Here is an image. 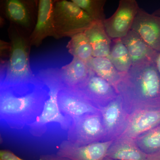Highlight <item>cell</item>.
<instances>
[{"label": "cell", "instance_id": "1", "mask_svg": "<svg viewBox=\"0 0 160 160\" xmlns=\"http://www.w3.org/2000/svg\"><path fill=\"white\" fill-rule=\"evenodd\" d=\"M47 97L46 85L37 75L25 82L1 83V122L11 129L29 126L42 113Z\"/></svg>", "mask_w": 160, "mask_h": 160}, {"label": "cell", "instance_id": "2", "mask_svg": "<svg viewBox=\"0 0 160 160\" xmlns=\"http://www.w3.org/2000/svg\"><path fill=\"white\" fill-rule=\"evenodd\" d=\"M116 88L130 115L138 109L160 105V76L154 62L132 66Z\"/></svg>", "mask_w": 160, "mask_h": 160}, {"label": "cell", "instance_id": "3", "mask_svg": "<svg viewBox=\"0 0 160 160\" xmlns=\"http://www.w3.org/2000/svg\"><path fill=\"white\" fill-rule=\"evenodd\" d=\"M8 32L11 50L8 60L1 65V83L16 84L33 80L36 76L32 71L29 62L30 36L11 24Z\"/></svg>", "mask_w": 160, "mask_h": 160}, {"label": "cell", "instance_id": "4", "mask_svg": "<svg viewBox=\"0 0 160 160\" xmlns=\"http://www.w3.org/2000/svg\"><path fill=\"white\" fill-rule=\"evenodd\" d=\"M47 89V97L42 113L36 120L29 125V131L32 135L41 137L46 132L48 125L58 123L64 130H68L72 120L61 112L58 95L63 88L58 69H42L37 75Z\"/></svg>", "mask_w": 160, "mask_h": 160}, {"label": "cell", "instance_id": "5", "mask_svg": "<svg viewBox=\"0 0 160 160\" xmlns=\"http://www.w3.org/2000/svg\"><path fill=\"white\" fill-rule=\"evenodd\" d=\"M94 22L72 1H55L54 25L56 39L72 38L75 35L84 32Z\"/></svg>", "mask_w": 160, "mask_h": 160}, {"label": "cell", "instance_id": "6", "mask_svg": "<svg viewBox=\"0 0 160 160\" xmlns=\"http://www.w3.org/2000/svg\"><path fill=\"white\" fill-rule=\"evenodd\" d=\"M68 141L78 146L109 141L101 112L72 120L68 129Z\"/></svg>", "mask_w": 160, "mask_h": 160}, {"label": "cell", "instance_id": "7", "mask_svg": "<svg viewBox=\"0 0 160 160\" xmlns=\"http://www.w3.org/2000/svg\"><path fill=\"white\" fill-rule=\"evenodd\" d=\"M38 1L7 0L4 9L10 24L30 36L36 24Z\"/></svg>", "mask_w": 160, "mask_h": 160}, {"label": "cell", "instance_id": "8", "mask_svg": "<svg viewBox=\"0 0 160 160\" xmlns=\"http://www.w3.org/2000/svg\"><path fill=\"white\" fill-rule=\"evenodd\" d=\"M140 7L135 0H121L116 11L103 25L112 40L122 39L131 30Z\"/></svg>", "mask_w": 160, "mask_h": 160}, {"label": "cell", "instance_id": "9", "mask_svg": "<svg viewBox=\"0 0 160 160\" xmlns=\"http://www.w3.org/2000/svg\"><path fill=\"white\" fill-rule=\"evenodd\" d=\"M108 141L122 137L126 131L130 117L122 96L119 94L107 106L101 109Z\"/></svg>", "mask_w": 160, "mask_h": 160}, {"label": "cell", "instance_id": "10", "mask_svg": "<svg viewBox=\"0 0 160 160\" xmlns=\"http://www.w3.org/2000/svg\"><path fill=\"white\" fill-rule=\"evenodd\" d=\"M75 90L100 110L119 95L114 86L91 69L87 80Z\"/></svg>", "mask_w": 160, "mask_h": 160}, {"label": "cell", "instance_id": "11", "mask_svg": "<svg viewBox=\"0 0 160 160\" xmlns=\"http://www.w3.org/2000/svg\"><path fill=\"white\" fill-rule=\"evenodd\" d=\"M61 112L72 120L100 112L98 107L75 89L63 88L58 95Z\"/></svg>", "mask_w": 160, "mask_h": 160}, {"label": "cell", "instance_id": "12", "mask_svg": "<svg viewBox=\"0 0 160 160\" xmlns=\"http://www.w3.org/2000/svg\"><path fill=\"white\" fill-rule=\"evenodd\" d=\"M112 142L105 141L78 146L68 140L64 141L60 145L57 154L70 160H103Z\"/></svg>", "mask_w": 160, "mask_h": 160}, {"label": "cell", "instance_id": "13", "mask_svg": "<svg viewBox=\"0 0 160 160\" xmlns=\"http://www.w3.org/2000/svg\"><path fill=\"white\" fill-rule=\"evenodd\" d=\"M55 1L40 0L38 5L37 20L30 37L31 46L38 47L48 37L56 38L54 25Z\"/></svg>", "mask_w": 160, "mask_h": 160}, {"label": "cell", "instance_id": "14", "mask_svg": "<svg viewBox=\"0 0 160 160\" xmlns=\"http://www.w3.org/2000/svg\"><path fill=\"white\" fill-rule=\"evenodd\" d=\"M160 125V105L138 109L130 115L126 131L122 136L135 139Z\"/></svg>", "mask_w": 160, "mask_h": 160}, {"label": "cell", "instance_id": "15", "mask_svg": "<svg viewBox=\"0 0 160 160\" xmlns=\"http://www.w3.org/2000/svg\"><path fill=\"white\" fill-rule=\"evenodd\" d=\"M131 30L142 38L152 49L160 52V17L140 8Z\"/></svg>", "mask_w": 160, "mask_h": 160}, {"label": "cell", "instance_id": "16", "mask_svg": "<svg viewBox=\"0 0 160 160\" xmlns=\"http://www.w3.org/2000/svg\"><path fill=\"white\" fill-rule=\"evenodd\" d=\"M121 39L129 52L132 66L155 62L158 52L149 47L133 30Z\"/></svg>", "mask_w": 160, "mask_h": 160}, {"label": "cell", "instance_id": "17", "mask_svg": "<svg viewBox=\"0 0 160 160\" xmlns=\"http://www.w3.org/2000/svg\"><path fill=\"white\" fill-rule=\"evenodd\" d=\"M59 71L63 88L75 89L87 80L91 69L87 63L73 57L69 64L62 67Z\"/></svg>", "mask_w": 160, "mask_h": 160}, {"label": "cell", "instance_id": "18", "mask_svg": "<svg viewBox=\"0 0 160 160\" xmlns=\"http://www.w3.org/2000/svg\"><path fill=\"white\" fill-rule=\"evenodd\" d=\"M147 156L134 139L122 136L113 141L106 157L114 160H146Z\"/></svg>", "mask_w": 160, "mask_h": 160}, {"label": "cell", "instance_id": "19", "mask_svg": "<svg viewBox=\"0 0 160 160\" xmlns=\"http://www.w3.org/2000/svg\"><path fill=\"white\" fill-rule=\"evenodd\" d=\"M84 32L91 45L93 57H109L112 42L103 22H94Z\"/></svg>", "mask_w": 160, "mask_h": 160}, {"label": "cell", "instance_id": "20", "mask_svg": "<svg viewBox=\"0 0 160 160\" xmlns=\"http://www.w3.org/2000/svg\"><path fill=\"white\" fill-rule=\"evenodd\" d=\"M87 64L96 74L115 88L122 79L123 74L117 70L109 58L92 57Z\"/></svg>", "mask_w": 160, "mask_h": 160}, {"label": "cell", "instance_id": "21", "mask_svg": "<svg viewBox=\"0 0 160 160\" xmlns=\"http://www.w3.org/2000/svg\"><path fill=\"white\" fill-rule=\"evenodd\" d=\"M109 59L122 74H126L132 66L131 58L121 39L112 40Z\"/></svg>", "mask_w": 160, "mask_h": 160}, {"label": "cell", "instance_id": "22", "mask_svg": "<svg viewBox=\"0 0 160 160\" xmlns=\"http://www.w3.org/2000/svg\"><path fill=\"white\" fill-rule=\"evenodd\" d=\"M67 48L73 57L88 63L92 56V49L85 32L78 33L71 38Z\"/></svg>", "mask_w": 160, "mask_h": 160}, {"label": "cell", "instance_id": "23", "mask_svg": "<svg viewBox=\"0 0 160 160\" xmlns=\"http://www.w3.org/2000/svg\"><path fill=\"white\" fill-rule=\"evenodd\" d=\"M141 150L147 155L160 152V125L135 139Z\"/></svg>", "mask_w": 160, "mask_h": 160}, {"label": "cell", "instance_id": "24", "mask_svg": "<svg viewBox=\"0 0 160 160\" xmlns=\"http://www.w3.org/2000/svg\"><path fill=\"white\" fill-rule=\"evenodd\" d=\"M86 12L94 22H103L105 18L104 7L105 0H72Z\"/></svg>", "mask_w": 160, "mask_h": 160}, {"label": "cell", "instance_id": "25", "mask_svg": "<svg viewBox=\"0 0 160 160\" xmlns=\"http://www.w3.org/2000/svg\"><path fill=\"white\" fill-rule=\"evenodd\" d=\"M0 160H24L19 158L13 152L6 149L0 151Z\"/></svg>", "mask_w": 160, "mask_h": 160}, {"label": "cell", "instance_id": "26", "mask_svg": "<svg viewBox=\"0 0 160 160\" xmlns=\"http://www.w3.org/2000/svg\"><path fill=\"white\" fill-rule=\"evenodd\" d=\"M39 160H70L67 158L57 155H47L42 156Z\"/></svg>", "mask_w": 160, "mask_h": 160}, {"label": "cell", "instance_id": "27", "mask_svg": "<svg viewBox=\"0 0 160 160\" xmlns=\"http://www.w3.org/2000/svg\"><path fill=\"white\" fill-rule=\"evenodd\" d=\"M146 160H160V152L154 154L148 155Z\"/></svg>", "mask_w": 160, "mask_h": 160}, {"label": "cell", "instance_id": "28", "mask_svg": "<svg viewBox=\"0 0 160 160\" xmlns=\"http://www.w3.org/2000/svg\"><path fill=\"white\" fill-rule=\"evenodd\" d=\"M154 63L160 76V52L158 53L157 56L155 60Z\"/></svg>", "mask_w": 160, "mask_h": 160}, {"label": "cell", "instance_id": "29", "mask_svg": "<svg viewBox=\"0 0 160 160\" xmlns=\"http://www.w3.org/2000/svg\"><path fill=\"white\" fill-rule=\"evenodd\" d=\"M152 14L155 15L160 17V8L156 10L155 11L152 13Z\"/></svg>", "mask_w": 160, "mask_h": 160}, {"label": "cell", "instance_id": "30", "mask_svg": "<svg viewBox=\"0 0 160 160\" xmlns=\"http://www.w3.org/2000/svg\"><path fill=\"white\" fill-rule=\"evenodd\" d=\"M103 160H114L112 159L106 157Z\"/></svg>", "mask_w": 160, "mask_h": 160}]
</instances>
